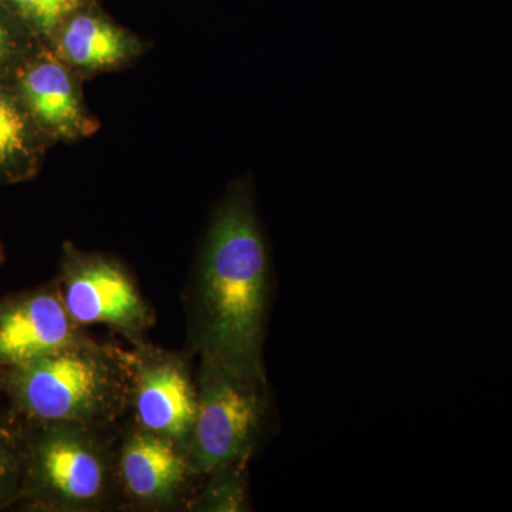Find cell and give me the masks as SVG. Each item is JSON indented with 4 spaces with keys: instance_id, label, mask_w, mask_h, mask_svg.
I'll use <instances>...</instances> for the list:
<instances>
[{
    "instance_id": "cell-1",
    "label": "cell",
    "mask_w": 512,
    "mask_h": 512,
    "mask_svg": "<svg viewBox=\"0 0 512 512\" xmlns=\"http://www.w3.org/2000/svg\"><path fill=\"white\" fill-rule=\"evenodd\" d=\"M272 295L268 244L247 180L232 184L212 215L190 299L192 349L266 379L265 330Z\"/></svg>"
},
{
    "instance_id": "cell-2",
    "label": "cell",
    "mask_w": 512,
    "mask_h": 512,
    "mask_svg": "<svg viewBox=\"0 0 512 512\" xmlns=\"http://www.w3.org/2000/svg\"><path fill=\"white\" fill-rule=\"evenodd\" d=\"M0 394L22 420L111 429L130 407L131 352L87 336L0 372Z\"/></svg>"
},
{
    "instance_id": "cell-3",
    "label": "cell",
    "mask_w": 512,
    "mask_h": 512,
    "mask_svg": "<svg viewBox=\"0 0 512 512\" xmlns=\"http://www.w3.org/2000/svg\"><path fill=\"white\" fill-rule=\"evenodd\" d=\"M22 423L26 466L19 505L40 512H94L117 505L123 495L110 429L67 421Z\"/></svg>"
},
{
    "instance_id": "cell-4",
    "label": "cell",
    "mask_w": 512,
    "mask_h": 512,
    "mask_svg": "<svg viewBox=\"0 0 512 512\" xmlns=\"http://www.w3.org/2000/svg\"><path fill=\"white\" fill-rule=\"evenodd\" d=\"M198 409L187 457L195 473L251 460L272 419L268 380L241 375L215 360L200 357Z\"/></svg>"
},
{
    "instance_id": "cell-5",
    "label": "cell",
    "mask_w": 512,
    "mask_h": 512,
    "mask_svg": "<svg viewBox=\"0 0 512 512\" xmlns=\"http://www.w3.org/2000/svg\"><path fill=\"white\" fill-rule=\"evenodd\" d=\"M55 285L64 308L80 328L107 326L133 348L148 342L156 313L119 259L64 244Z\"/></svg>"
},
{
    "instance_id": "cell-6",
    "label": "cell",
    "mask_w": 512,
    "mask_h": 512,
    "mask_svg": "<svg viewBox=\"0 0 512 512\" xmlns=\"http://www.w3.org/2000/svg\"><path fill=\"white\" fill-rule=\"evenodd\" d=\"M136 424L173 441L187 454L197 419V380L183 353L151 343L131 352V397Z\"/></svg>"
},
{
    "instance_id": "cell-7",
    "label": "cell",
    "mask_w": 512,
    "mask_h": 512,
    "mask_svg": "<svg viewBox=\"0 0 512 512\" xmlns=\"http://www.w3.org/2000/svg\"><path fill=\"white\" fill-rule=\"evenodd\" d=\"M121 495L144 510H173L192 501L195 473L187 454L173 441L134 424L117 448Z\"/></svg>"
},
{
    "instance_id": "cell-8",
    "label": "cell",
    "mask_w": 512,
    "mask_h": 512,
    "mask_svg": "<svg viewBox=\"0 0 512 512\" xmlns=\"http://www.w3.org/2000/svg\"><path fill=\"white\" fill-rule=\"evenodd\" d=\"M80 77L53 50L36 52L15 74L16 92L50 140H83L99 130Z\"/></svg>"
},
{
    "instance_id": "cell-9",
    "label": "cell",
    "mask_w": 512,
    "mask_h": 512,
    "mask_svg": "<svg viewBox=\"0 0 512 512\" xmlns=\"http://www.w3.org/2000/svg\"><path fill=\"white\" fill-rule=\"evenodd\" d=\"M87 338L64 308L55 282L0 299V372Z\"/></svg>"
},
{
    "instance_id": "cell-10",
    "label": "cell",
    "mask_w": 512,
    "mask_h": 512,
    "mask_svg": "<svg viewBox=\"0 0 512 512\" xmlns=\"http://www.w3.org/2000/svg\"><path fill=\"white\" fill-rule=\"evenodd\" d=\"M52 43L53 52L80 76L121 69L146 50L137 36L89 6L73 13Z\"/></svg>"
},
{
    "instance_id": "cell-11",
    "label": "cell",
    "mask_w": 512,
    "mask_h": 512,
    "mask_svg": "<svg viewBox=\"0 0 512 512\" xmlns=\"http://www.w3.org/2000/svg\"><path fill=\"white\" fill-rule=\"evenodd\" d=\"M49 140L16 89L0 86V181L13 183L32 177Z\"/></svg>"
},
{
    "instance_id": "cell-12",
    "label": "cell",
    "mask_w": 512,
    "mask_h": 512,
    "mask_svg": "<svg viewBox=\"0 0 512 512\" xmlns=\"http://www.w3.org/2000/svg\"><path fill=\"white\" fill-rule=\"evenodd\" d=\"M251 460H238L215 468L207 474L208 480L200 493L192 498L190 511L197 512H248V464Z\"/></svg>"
},
{
    "instance_id": "cell-13",
    "label": "cell",
    "mask_w": 512,
    "mask_h": 512,
    "mask_svg": "<svg viewBox=\"0 0 512 512\" xmlns=\"http://www.w3.org/2000/svg\"><path fill=\"white\" fill-rule=\"evenodd\" d=\"M25 466V430L22 420L9 406H0V511L19 505Z\"/></svg>"
},
{
    "instance_id": "cell-14",
    "label": "cell",
    "mask_w": 512,
    "mask_h": 512,
    "mask_svg": "<svg viewBox=\"0 0 512 512\" xmlns=\"http://www.w3.org/2000/svg\"><path fill=\"white\" fill-rule=\"evenodd\" d=\"M37 35L52 40L73 13L89 6L90 0H8Z\"/></svg>"
},
{
    "instance_id": "cell-15",
    "label": "cell",
    "mask_w": 512,
    "mask_h": 512,
    "mask_svg": "<svg viewBox=\"0 0 512 512\" xmlns=\"http://www.w3.org/2000/svg\"><path fill=\"white\" fill-rule=\"evenodd\" d=\"M33 49L35 46H30L25 37L0 18V82L15 76L23 63L35 55Z\"/></svg>"
},
{
    "instance_id": "cell-16",
    "label": "cell",
    "mask_w": 512,
    "mask_h": 512,
    "mask_svg": "<svg viewBox=\"0 0 512 512\" xmlns=\"http://www.w3.org/2000/svg\"><path fill=\"white\" fill-rule=\"evenodd\" d=\"M3 261V251H2V245H0V264H2Z\"/></svg>"
}]
</instances>
